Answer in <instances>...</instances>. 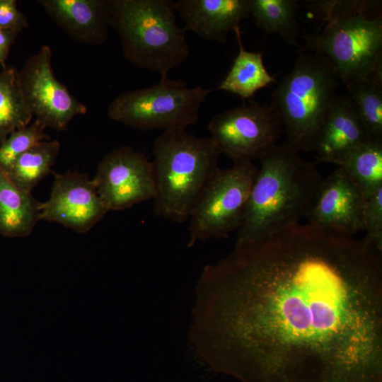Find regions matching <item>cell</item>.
<instances>
[{"instance_id": "obj_1", "label": "cell", "mask_w": 382, "mask_h": 382, "mask_svg": "<svg viewBox=\"0 0 382 382\" xmlns=\"http://www.w3.org/2000/svg\"><path fill=\"white\" fill-rule=\"evenodd\" d=\"M190 338L241 382H382V253L296 224L207 265Z\"/></svg>"}, {"instance_id": "obj_2", "label": "cell", "mask_w": 382, "mask_h": 382, "mask_svg": "<svg viewBox=\"0 0 382 382\" xmlns=\"http://www.w3.org/2000/svg\"><path fill=\"white\" fill-rule=\"evenodd\" d=\"M260 166L237 231L236 246L268 238L306 217L323 177L287 143L276 144L259 159Z\"/></svg>"}, {"instance_id": "obj_3", "label": "cell", "mask_w": 382, "mask_h": 382, "mask_svg": "<svg viewBox=\"0 0 382 382\" xmlns=\"http://www.w3.org/2000/svg\"><path fill=\"white\" fill-rule=\"evenodd\" d=\"M323 24L306 37L302 51L325 57L345 86L382 79L381 1H312Z\"/></svg>"}, {"instance_id": "obj_4", "label": "cell", "mask_w": 382, "mask_h": 382, "mask_svg": "<svg viewBox=\"0 0 382 382\" xmlns=\"http://www.w3.org/2000/svg\"><path fill=\"white\" fill-rule=\"evenodd\" d=\"M152 154L155 214L176 223L189 220L219 169L217 146L210 137H197L186 129H170L156 138Z\"/></svg>"}, {"instance_id": "obj_5", "label": "cell", "mask_w": 382, "mask_h": 382, "mask_svg": "<svg viewBox=\"0 0 382 382\" xmlns=\"http://www.w3.org/2000/svg\"><path fill=\"white\" fill-rule=\"evenodd\" d=\"M339 83L325 57L303 52L272 91L270 105L281 122L285 142L297 152L314 151Z\"/></svg>"}, {"instance_id": "obj_6", "label": "cell", "mask_w": 382, "mask_h": 382, "mask_svg": "<svg viewBox=\"0 0 382 382\" xmlns=\"http://www.w3.org/2000/svg\"><path fill=\"white\" fill-rule=\"evenodd\" d=\"M110 27L131 64L168 76L189 55L185 31L171 0H112Z\"/></svg>"}, {"instance_id": "obj_7", "label": "cell", "mask_w": 382, "mask_h": 382, "mask_svg": "<svg viewBox=\"0 0 382 382\" xmlns=\"http://www.w3.org/2000/svg\"><path fill=\"white\" fill-rule=\"evenodd\" d=\"M214 89L190 88L168 76L151 86L119 94L108 108L109 117L141 131L186 129L197 122L199 109Z\"/></svg>"}, {"instance_id": "obj_8", "label": "cell", "mask_w": 382, "mask_h": 382, "mask_svg": "<svg viewBox=\"0 0 382 382\" xmlns=\"http://www.w3.org/2000/svg\"><path fill=\"white\" fill-rule=\"evenodd\" d=\"M257 167L251 161L219 168L190 218L188 245L228 236L240 228Z\"/></svg>"}, {"instance_id": "obj_9", "label": "cell", "mask_w": 382, "mask_h": 382, "mask_svg": "<svg viewBox=\"0 0 382 382\" xmlns=\"http://www.w3.org/2000/svg\"><path fill=\"white\" fill-rule=\"evenodd\" d=\"M208 129L221 154L233 163L259 159L277 144L283 132L271 106L256 102L215 115Z\"/></svg>"}, {"instance_id": "obj_10", "label": "cell", "mask_w": 382, "mask_h": 382, "mask_svg": "<svg viewBox=\"0 0 382 382\" xmlns=\"http://www.w3.org/2000/svg\"><path fill=\"white\" fill-rule=\"evenodd\" d=\"M18 76L25 102L35 120L45 128L65 130L74 117L87 112L86 105L55 77L48 45L25 61Z\"/></svg>"}, {"instance_id": "obj_11", "label": "cell", "mask_w": 382, "mask_h": 382, "mask_svg": "<svg viewBox=\"0 0 382 382\" xmlns=\"http://www.w3.org/2000/svg\"><path fill=\"white\" fill-rule=\"evenodd\" d=\"M93 180L108 211L128 209L155 195L152 162L130 146L105 155Z\"/></svg>"}, {"instance_id": "obj_12", "label": "cell", "mask_w": 382, "mask_h": 382, "mask_svg": "<svg viewBox=\"0 0 382 382\" xmlns=\"http://www.w3.org/2000/svg\"><path fill=\"white\" fill-rule=\"evenodd\" d=\"M108 212L93 180L76 171L54 174L50 197L40 204V219L78 233L90 231Z\"/></svg>"}, {"instance_id": "obj_13", "label": "cell", "mask_w": 382, "mask_h": 382, "mask_svg": "<svg viewBox=\"0 0 382 382\" xmlns=\"http://www.w3.org/2000/svg\"><path fill=\"white\" fill-rule=\"evenodd\" d=\"M366 199L338 167L323 178L316 199L306 216L310 226L352 236L364 230Z\"/></svg>"}, {"instance_id": "obj_14", "label": "cell", "mask_w": 382, "mask_h": 382, "mask_svg": "<svg viewBox=\"0 0 382 382\" xmlns=\"http://www.w3.org/2000/svg\"><path fill=\"white\" fill-rule=\"evenodd\" d=\"M51 19L73 40L98 46L108 39L112 0H38Z\"/></svg>"}, {"instance_id": "obj_15", "label": "cell", "mask_w": 382, "mask_h": 382, "mask_svg": "<svg viewBox=\"0 0 382 382\" xmlns=\"http://www.w3.org/2000/svg\"><path fill=\"white\" fill-rule=\"evenodd\" d=\"M369 137L349 95L336 97L314 149L317 162L338 165Z\"/></svg>"}, {"instance_id": "obj_16", "label": "cell", "mask_w": 382, "mask_h": 382, "mask_svg": "<svg viewBox=\"0 0 382 382\" xmlns=\"http://www.w3.org/2000/svg\"><path fill=\"white\" fill-rule=\"evenodd\" d=\"M175 8L192 31L210 41L226 43L231 30L250 17L248 0H179Z\"/></svg>"}, {"instance_id": "obj_17", "label": "cell", "mask_w": 382, "mask_h": 382, "mask_svg": "<svg viewBox=\"0 0 382 382\" xmlns=\"http://www.w3.org/2000/svg\"><path fill=\"white\" fill-rule=\"evenodd\" d=\"M40 204L31 192L20 189L0 168V233L25 237L40 220Z\"/></svg>"}, {"instance_id": "obj_18", "label": "cell", "mask_w": 382, "mask_h": 382, "mask_svg": "<svg viewBox=\"0 0 382 382\" xmlns=\"http://www.w3.org/2000/svg\"><path fill=\"white\" fill-rule=\"evenodd\" d=\"M238 52L231 69L215 90L235 94L243 99L250 98L259 90L275 83L276 79L267 70L260 52L245 50L243 47L240 26L233 30Z\"/></svg>"}, {"instance_id": "obj_19", "label": "cell", "mask_w": 382, "mask_h": 382, "mask_svg": "<svg viewBox=\"0 0 382 382\" xmlns=\"http://www.w3.org/2000/svg\"><path fill=\"white\" fill-rule=\"evenodd\" d=\"M299 1L248 0L250 16L257 27L276 34L289 45H298L300 24L296 19Z\"/></svg>"}, {"instance_id": "obj_20", "label": "cell", "mask_w": 382, "mask_h": 382, "mask_svg": "<svg viewBox=\"0 0 382 382\" xmlns=\"http://www.w3.org/2000/svg\"><path fill=\"white\" fill-rule=\"evenodd\" d=\"M33 117L23 95L18 71L5 66L0 72V144L11 133L30 124Z\"/></svg>"}, {"instance_id": "obj_21", "label": "cell", "mask_w": 382, "mask_h": 382, "mask_svg": "<svg viewBox=\"0 0 382 382\" xmlns=\"http://www.w3.org/2000/svg\"><path fill=\"white\" fill-rule=\"evenodd\" d=\"M337 166L367 199L382 187V141L364 142Z\"/></svg>"}, {"instance_id": "obj_22", "label": "cell", "mask_w": 382, "mask_h": 382, "mask_svg": "<svg viewBox=\"0 0 382 382\" xmlns=\"http://www.w3.org/2000/svg\"><path fill=\"white\" fill-rule=\"evenodd\" d=\"M57 140L43 141L22 154L7 172L11 180L21 190H32L46 177L59 152Z\"/></svg>"}, {"instance_id": "obj_23", "label": "cell", "mask_w": 382, "mask_h": 382, "mask_svg": "<svg viewBox=\"0 0 382 382\" xmlns=\"http://www.w3.org/2000/svg\"><path fill=\"white\" fill-rule=\"evenodd\" d=\"M346 87L369 137L382 141V81L371 79Z\"/></svg>"}, {"instance_id": "obj_24", "label": "cell", "mask_w": 382, "mask_h": 382, "mask_svg": "<svg viewBox=\"0 0 382 382\" xmlns=\"http://www.w3.org/2000/svg\"><path fill=\"white\" fill-rule=\"evenodd\" d=\"M45 127L35 121L11 133L0 144V168L8 172L25 152L44 141Z\"/></svg>"}, {"instance_id": "obj_25", "label": "cell", "mask_w": 382, "mask_h": 382, "mask_svg": "<svg viewBox=\"0 0 382 382\" xmlns=\"http://www.w3.org/2000/svg\"><path fill=\"white\" fill-rule=\"evenodd\" d=\"M364 224V238L382 253V187L366 199Z\"/></svg>"}, {"instance_id": "obj_26", "label": "cell", "mask_w": 382, "mask_h": 382, "mask_svg": "<svg viewBox=\"0 0 382 382\" xmlns=\"http://www.w3.org/2000/svg\"><path fill=\"white\" fill-rule=\"evenodd\" d=\"M28 27L26 16L17 7L15 0H0V28L19 33Z\"/></svg>"}, {"instance_id": "obj_27", "label": "cell", "mask_w": 382, "mask_h": 382, "mask_svg": "<svg viewBox=\"0 0 382 382\" xmlns=\"http://www.w3.org/2000/svg\"><path fill=\"white\" fill-rule=\"evenodd\" d=\"M18 33L12 30L0 28V65L5 66L11 45L14 43Z\"/></svg>"}]
</instances>
